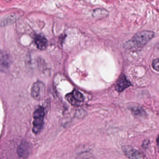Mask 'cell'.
Segmentation results:
<instances>
[{"mask_svg": "<svg viewBox=\"0 0 159 159\" xmlns=\"http://www.w3.org/2000/svg\"><path fill=\"white\" fill-rule=\"evenodd\" d=\"M155 32L150 30H143L134 35L130 40L125 44L126 48L133 50L141 49L144 47L155 36Z\"/></svg>", "mask_w": 159, "mask_h": 159, "instance_id": "cell-1", "label": "cell"}, {"mask_svg": "<svg viewBox=\"0 0 159 159\" xmlns=\"http://www.w3.org/2000/svg\"><path fill=\"white\" fill-rule=\"evenodd\" d=\"M45 116L44 108L39 107L34 113V127L33 131L35 133L42 130L44 125V117Z\"/></svg>", "mask_w": 159, "mask_h": 159, "instance_id": "cell-2", "label": "cell"}, {"mask_svg": "<svg viewBox=\"0 0 159 159\" xmlns=\"http://www.w3.org/2000/svg\"><path fill=\"white\" fill-rule=\"evenodd\" d=\"M45 87L43 82L40 81L34 83L31 88L32 97L36 101H41L45 95Z\"/></svg>", "mask_w": 159, "mask_h": 159, "instance_id": "cell-3", "label": "cell"}, {"mask_svg": "<svg viewBox=\"0 0 159 159\" xmlns=\"http://www.w3.org/2000/svg\"><path fill=\"white\" fill-rule=\"evenodd\" d=\"M66 99L73 105H79L84 101V97L81 92L77 90H74L72 92L66 96Z\"/></svg>", "mask_w": 159, "mask_h": 159, "instance_id": "cell-4", "label": "cell"}, {"mask_svg": "<svg viewBox=\"0 0 159 159\" xmlns=\"http://www.w3.org/2000/svg\"><path fill=\"white\" fill-rule=\"evenodd\" d=\"M122 149L125 156L129 159H143V156L140 151L130 146H124Z\"/></svg>", "mask_w": 159, "mask_h": 159, "instance_id": "cell-5", "label": "cell"}, {"mask_svg": "<svg viewBox=\"0 0 159 159\" xmlns=\"http://www.w3.org/2000/svg\"><path fill=\"white\" fill-rule=\"evenodd\" d=\"M11 63L10 56L7 52L0 50V71L4 72L8 69Z\"/></svg>", "mask_w": 159, "mask_h": 159, "instance_id": "cell-6", "label": "cell"}, {"mask_svg": "<svg viewBox=\"0 0 159 159\" xmlns=\"http://www.w3.org/2000/svg\"><path fill=\"white\" fill-rule=\"evenodd\" d=\"M30 144L26 141H22L18 147L17 152L19 157L25 158L30 155Z\"/></svg>", "mask_w": 159, "mask_h": 159, "instance_id": "cell-7", "label": "cell"}, {"mask_svg": "<svg viewBox=\"0 0 159 159\" xmlns=\"http://www.w3.org/2000/svg\"><path fill=\"white\" fill-rule=\"evenodd\" d=\"M130 86H131L130 82L128 80L125 75H122L117 82L116 89L119 92H121Z\"/></svg>", "mask_w": 159, "mask_h": 159, "instance_id": "cell-8", "label": "cell"}, {"mask_svg": "<svg viewBox=\"0 0 159 159\" xmlns=\"http://www.w3.org/2000/svg\"><path fill=\"white\" fill-rule=\"evenodd\" d=\"M34 43L37 48L41 50L45 49L47 46L48 41L46 38L42 35H37L34 38Z\"/></svg>", "mask_w": 159, "mask_h": 159, "instance_id": "cell-9", "label": "cell"}, {"mask_svg": "<svg viewBox=\"0 0 159 159\" xmlns=\"http://www.w3.org/2000/svg\"><path fill=\"white\" fill-rule=\"evenodd\" d=\"M17 16L15 15H11L9 16H7V17L0 20V25L1 26H5L8 24L15 22L16 20Z\"/></svg>", "mask_w": 159, "mask_h": 159, "instance_id": "cell-10", "label": "cell"}, {"mask_svg": "<svg viewBox=\"0 0 159 159\" xmlns=\"http://www.w3.org/2000/svg\"><path fill=\"white\" fill-rule=\"evenodd\" d=\"M132 112L133 114H134V115L140 116H143L146 115L145 112L142 107H133L132 109Z\"/></svg>", "mask_w": 159, "mask_h": 159, "instance_id": "cell-11", "label": "cell"}, {"mask_svg": "<svg viewBox=\"0 0 159 159\" xmlns=\"http://www.w3.org/2000/svg\"><path fill=\"white\" fill-rule=\"evenodd\" d=\"M152 67L156 71L159 72V59L154 60L152 62Z\"/></svg>", "mask_w": 159, "mask_h": 159, "instance_id": "cell-12", "label": "cell"}, {"mask_svg": "<svg viewBox=\"0 0 159 159\" xmlns=\"http://www.w3.org/2000/svg\"><path fill=\"white\" fill-rule=\"evenodd\" d=\"M157 143L158 145L159 146V136L157 139Z\"/></svg>", "mask_w": 159, "mask_h": 159, "instance_id": "cell-13", "label": "cell"}]
</instances>
